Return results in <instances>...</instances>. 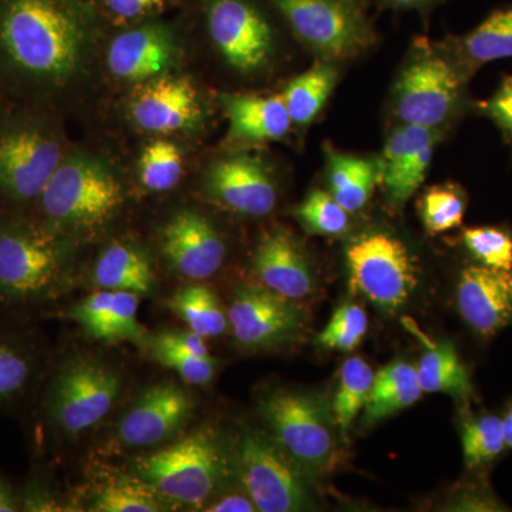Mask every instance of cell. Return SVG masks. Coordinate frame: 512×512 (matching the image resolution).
Masks as SVG:
<instances>
[{"label":"cell","instance_id":"1","mask_svg":"<svg viewBox=\"0 0 512 512\" xmlns=\"http://www.w3.org/2000/svg\"><path fill=\"white\" fill-rule=\"evenodd\" d=\"M96 22L80 0H0V66L19 83L57 92L92 63Z\"/></svg>","mask_w":512,"mask_h":512},{"label":"cell","instance_id":"2","mask_svg":"<svg viewBox=\"0 0 512 512\" xmlns=\"http://www.w3.org/2000/svg\"><path fill=\"white\" fill-rule=\"evenodd\" d=\"M134 471L165 504L207 507L228 473L218 434L200 429L134 460Z\"/></svg>","mask_w":512,"mask_h":512},{"label":"cell","instance_id":"3","mask_svg":"<svg viewBox=\"0 0 512 512\" xmlns=\"http://www.w3.org/2000/svg\"><path fill=\"white\" fill-rule=\"evenodd\" d=\"M40 200L53 224L82 232L113 220L123 205L124 194L120 181L106 164L74 156L62 160Z\"/></svg>","mask_w":512,"mask_h":512},{"label":"cell","instance_id":"4","mask_svg":"<svg viewBox=\"0 0 512 512\" xmlns=\"http://www.w3.org/2000/svg\"><path fill=\"white\" fill-rule=\"evenodd\" d=\"M274 439L305 471L320 473L335 463L338 426L332 406L315 393L275 390L259 403Z\"/></svg>","mask_w":512,"mask_h":512},{"label":"cell","instance_id":"5","mask_svg":"<svg viewBox=\"0 0 512 512\" xmlns=\"http://www.w3.org/2000/svg\"><path fill=\"white\" fill-rule=\"evenodd\" d=\"M349 285L384 312H396L419 285V266L409 247L392 232L367 229L346 247Z\"/></svg>","mask_w":512,"mask_h":512},{"label":"cell","instance_id":"6","mask_svg":"<svg viewBox=\"0 0 512 512\" xmlns=\"http://www.w3.org/2000/svg\"><path fill=\"white\" fill-rule=\"evenodd\" d=\"M303 468L276 443L259 431H247L238 447V473L242 487L256 511L308 510L312 494Z\"/></svg>","mask_w":512,"mask_h":512},{"label":"cell","instance_id":"7","mask_svg":"<svg viewBox=\"0 0 512 512\" xmlns=\"http://www.w3.org/2000/svg\"><path fill=\"white\" fill-rule=\"evenodd\" d=\"M64 279L62 249L52 235L32 225L0 228V296L33 302L53 295Z\"/></svg>","mask_w":512,"mask_h":512},{"label":"cell","instance_id":"8","mask_svg":"<svg viewBox=\"0 0 512 512\" xmlns=\"http://www.w3.org/2000/svg\"><path fill=\"white\" fill-rule=\"evenodd\" d=\"M302 42L322 59L343 60L366 50L373 33L360 0H271Z\"/></svg>","mask_w":512,"mask_h":512},{"label":"cell","instance_id":"9","mask_svg":"<svg viewBox=\"0 0 512 512\" xmlns=\"http://www.w3.org/2000/svg\"><path fill=\"white\" fill-rule=\"evenodd\" d=\"M467 67L433 53L416 57L400 74L394 109L403 124L437 128L463 100Z\"/></svg>","mask_w":512,"mask_h":512},{"label":"cell","instance_id":"10","mask_svg":"<svg viewBox=\"0 0 512 512\" xmlns=\"http://www.w3.org/2000/svg\"><path fill=\"white\" fill-rule=\"evenodd\" d=\"M295 302L262 285L238 288L228 322L239 348L274 350L301 339L308 329V316Z\"/></svg>","mask_w":512,"mask_h":512},{"label":"cell","instance_id":"11","mask_svg":"<svg viewBox=\"0 0 512 512\" xmlns=\"http://www.w3.org/2000/svg\"><path fill=\"white\" fill-rule=\"evenodd\" d=\"M120 387V376L111 367L92 359L74 360L53 387V419L70 436L93 429L113 409Z\"/></svg>","mask_w":512,"mask_h":512},{"label":"cell","instance_id":"12","mask_svg":"<svg viewBox=\"0 0 512 512\" xmlns=\"http://www.w3.org/2000/svg\"><path fill=\"white\" fill-rule=\"evenodd\" d=\"M60 163L62 147L45 127L25 124L0 134V192L8 197H40Z\"/></svg>","mask_w":512,"mask_h":512},{"label":"cell","instance_id":"13","mask_svg":"<svg viewBox=\"0 0 512 512\" xmlns=\"http://www.w3.org/2000/svg\"><path fill=\"white\" fill-rule=\"evenodd\" d=\"M207 20L212 42L234 69L256 73L271 62L274 30L248 0H210Z\"/></svg>","mask_w":512,"mask_h":512},{"label":"cell","instance_id":"14","mask_svg":"<svg viewBox=\"0 0 512 512\" xmlns=\"http://www.w3.org/2000/svg\"><path fill=\"white\" fill-rule=\"evenodd\" d=\"M194 400L180 386L157 383L138 396L121 417L117 439L127 447H154L173 440L194 412Z\"/></svg>","mask_w":512,"mask_h":512},{"label":"cell","instance_id":"15","mask_svg":"<svg viewBox=\"0 0 512 512\" xmlns=\"http://www.w3.org/2000/svg\"><path fill=\"white\" fill-rule=\"evenodd\" d=\"M161 245L175 271L197 282L217 274L227 256L218 229L195 211H181L171 217L161 232Z\"/></svg>","mask_w":512,"mask_h":512},{"label":"cell","instance_id":"16","mask_svg":"<svg viewBox=\"0 0 512 512\" xmlns=\"http://www.w3.org/2000/svg\"><path fill=\"white\" fill-rule=\"evenodd\" d=\"M456 306L468 328L493 338L512 325V272L470 262L458 274Z\"/></svg>","mask_w":512,"mask_h":512},{"label":"cell","instance_id":"17","mask_svg":"<svg viewBox=\"0 0 512 512\" xmlns=\"http://www.w3.org/2000/svg\"><path fill=\"white\" fill-rule=\"evenodd\" d=\"M207 190L228 210L247 217H265L274 211L276 187L261 158L234 156L212 164Z\"/></svg>","mask_w":512,"mask_h":512},{"label":"cell","instance_id":"18","mask_svg":"<svg viewBox=\"0 0 512 512\" xmlns=\"http://www.w3.org/2000/svg\"><path fill=\"white\" fill-rule=\"evenodd\" d=\"M130 114L143 130L175 133L200 121V97L188 80L158 76L147 80L134 92Z\"/></svg>","mask_w":512,"mask_h":512},{"label":"cell","instance_id":"19","mask_svg":"<svg viewBox=\"0 0 512 512\" xmlns=\"http://www.w3.org/2000/svg\"><path fill=\"white\" fill-rule=\"evenodd\" d=\"M252 262L261 285L285 298L299 301L315 289L308 256L284 228L272 229L259 239Z\"/></svg>","mask_w":512,"mask_h":512},{"label":"cell","instance_id":"20","mask_svg":"<svg viewBox=\"0 0 512 512\" xmlns=\"http://www.w3.org/2000/svg\"><path fill=\"white\" fill-rule=\"evenodd\" d=\"M174 59L173 33L160 23L121 33L111 42L107 53L110 72L133 83L156 79L173 66Z\"/></svg>","mask_w":512,"mask_h":512},{"label":"cell","instance_id":"21","mask_svg":"<svg viewBox=\"0 0 512 512\" xmlns=\"http://www.w3.org/2000/svg\"><path fill=\"white\" fill-rule=\"evenodd\" d=\"M222 106L227 111L229 137L247 143H265L285 137L291 128V117L284 97L224 94Z\"/></svg>","mask_w":512,"mask_h":512},{"label":"cell","instance_id":"22","mask_svg":"<svg viewBox=\"0 0 512 512\" xmlns=\"http://www.w3.org/2000/svg\"><path fill=\"white\" fill-rule=\"evenodd\" d=\"M423 396L417 382L416 366L403 360H394L383 366L373 379L372 390L365 404L363 423H379L387 417L413 406Z\"/></svg>","mask_w":512,"mask_h":512},{"label":"cell","instance_id":"23","mask_svg":"<svg viewBox=\"0 0 512 512\" xmlns=\"http://www.w3.org/2000/svg\"><path fill=\"white\" fill-rule=\"evenodd\" d=\"M93 281L99 289L148 295L154 288L150 261L140 249L113 244L104 249L94 265Z\"/></svg>","mask_w":512,"mask_h":512},{"label":"cell","instance_id":"24","mask_svg":"<svg viewBox=\"0 0 512 512\" xmlns=\"http://www.w3.org/2000/svg\"><path fill=\"white\" fill-rule=\"evenodd\" d=\"M329 192L348 212L362 210L380 181L379 163L326 147Z\"/></svg>","mask_w":512,"mask_h":512},{"label":"cell","instance_id":"25","mask_svg":"<svg viewBox=\"0 0 512 512\" xmlns=\"http://www.w3.org/2000/svg\"><path fill=\"white\" fill-rule=\"evenodd\" d=\"M416 375L423 393L450 394L463 403L473 397L470 372L453 343H439L427 350L416 366Z\"/></svg>","mask_w":512,"mask_h":512},{"label":"cell","instance_id":"26","mask_svg":"<svg viewBox=\"0 0 512 512\" xmlns=\"http://www.w3.org/2000/svg\"><path fill=\"white\" fill-rule=\"evenodd\" d=\"M338 82V70L329 63H316L286 86L284 101L291 121L308 126L318 117Z\"/></svg>","mask_w":512,"mask_h":512},{"label":"cell","instance_id":"27","mask_svg":"<svg viewBox=\"0 0 512 512\" xmlns=\"http://www.w3.org/2000/svg\"><path fill=\"white\" fill-rule=\"evenodd\" d=\"M458 52L468 70L495 60L512 59V8L491 13L460 40Z\"/></svg>","mask_w":512,"mask_h":512},{"label":"cell","instance_id":"28","mask_svg":"<svg viewBox=\"0 0 512 512\" xmlns=\"http://www.w3.org/2000/svg\"><path fill=\"white\" fill-rule=\"evenodd\" d=\"M168 308L204 339L224 335L229 326L220 299L207 285L191 284L178 289L168 301Z\"/></svg>","mask_w":512,"mask_h":512},{"label":"cell","instance_id":"29","mask_svg":"<svg viewBox=\"0 0 512 512\" xmlns=\"http://www.w3.org/2000/svg\"><path fill=\"white\" fill-rule=\"evenodd\" d=\"M372 367L360 357H350L340 370L338 390L332 403V412L340 436L348 437L353 421L365 409L367 397L372 390Z\"/></svg>","mask_w":512,"mask_h":512},{"label":"cell","instance_id":"30","mask_svg":"<svg viewBox=\"0 0 512 512\" xmlns=\"http://www.w3.org/2000/svg\"><path fill=\"white\" fill-rule=\"evenodd\" d=\"M164 501L150 484L137 476H114L104 481L94 495L92 511L158 512Z\"/></svg>","mask_w":512,"mask_h":512},{"label":"cell","instance_id":"31","mask_svg":"<svg viewBox=\"0 0 512 512\" xmlns=\"http://www.w3.org/2000/svg\"><path fill=\"white\" fill-rule=\"evenodd\" d=\"M464 464L470 470L487 466L507 450L503 420L495 414L468 417L461 424Z\"/></svg>","mask_w":512,"mask_h":512},{"label":"cell","instance_id":"32","mask_svg":"<svg viewBox=\"0 0 512 512\" xmlns=\"http://www.w3.org/2000/svg\"><path fill=\"white\" fill-rule=\"evenodd\" d=\"M437 140L439 133L437 130L434 131V128L404 124L399 130L393 131L379 161L380 183L383 187L392 183L421 148L437 143Z\"/></svg>","mask_w":512,"mask_h":512},{"label":"cell","instance_id":"33","mask_svg":"<svg viewBox=\"0 0 512 512\" xmlns=\"http://www.w3.org/2000/svg\"><path fill=\"white\" fill-rule=\"evenodd\" d=\"M466 194L456 185H437L423 195L421 221L430 235H439L460 227L466 214Z\"/></svg>","mask_w":512,"mask_h":512},{"label":"cell","instance_id":"34","mask_svg":"<svg viewBox=\"0 0 512 512\" xmlns=\"http://www.w3.org/2000/svg\"><path fill=\"white\" fill-rule=\"evenodd\" d=\"M461 242L471 262L497 271L512 272V234L501 227L464 229Z\"/></svg>","mask_w":512,"mask_h":512},{"label":"cell","instance_id":"35","mask_svg":"<svg viewBox=\"0 0 512 512\" xmlns=\"http://www.w3.org/2000/svg\"><path fill=\"white\" fill-rule=\"evenodd\" d=\"M181 177L183 157L175 144L170 141H154L144 148L140 158V178L147 190H173Z\"/></svg>","mask_w":512,"mask_h":512},{"label":"cell","instance_id":"36","mask_svg":"<svg viewBox=\"0 0 512 512\" xmlns=\"http://www.w3.org/2000/svg\"><path fill=\"white\" fill-rule=\"evenodd\" d=\"M295 215L303 229L312 235L338 237L349 228V212L330 192L322 190L312 191L296 208Z\"/></svg>","mask_w":512,"mask_h":512},{"label":"cell","instance_id":"37","mask_svg":"<svg viewBox=\"0 0 512 512\" xmlns=\"http://www.w3.org/2000/svg\"><path fill=\"white\" fill-rule=\"evenodd\" d=\"M367 332V315L362 306L345 303L333 313L328 325L319 333L316 345L332 352H352Z\"/></svg>","mask_w":512,"mask_h":512},{"label":"cell","instance_id":"38","mask_svg":"<svg viewBox=\"0 0 512 512\" xmlns=\"http://www.w3.org/2000/svg\"><path fill=\"white\" fill-rule=\"evenodd\" d=\"M154 359L161 365L178 373L188 384L204 386L211 382L217 372V362L211 356H197L171 345L170 342L157 336L153 343Z\"/></svg>","mask_w":512,"mask_h":512},{"label":"cell","instance_id":"39","mask_svg":"<svg viewBox=\"0 0 512 512\" xmlns=\"http://www.w3.org/2000/svg\"><path fill=\"white\" fill-rule=\"evenodd\" d=\"M111 299L113 291L100 289L74 306L70 316L79 322L93 339L111 343Z\"/></svg>","mask_w":512,"mask_h":512},{"label":"cell","instance_id":"40","mask_svg":"<svg viewBox=\"0 0 512 512\" xmlns=\"http://www.w3.org/2000/svg\"><path fill=\"white\" fill-rule=\"evenodd\" d=\"M140 295L133 292L113 291L111 299V343H140L144 339L143 328L137 320Z\"/></svg>","mask_w":512,"mask_h":512},{"label":"cell","instance_id":"41","mask_svg":"<svg viewBox=\"0 0 512 512\" xmlns=\"http://www.w3.org/2000/svg\"><path fill=\"white\" fill-rule=\"evenodd\" d=\"M434 148H436V143L421 148L419 153L413 157V160L397 174L392 183L384 185L383 188L390 204L399 207V205H403L404 202L409 200L414 192L419 190L421 183L426 178L427 171H429Z\"/></svg>","mask_w":512,"mask_h":512},{"label":"cell","instance_id":"42","mask_svg":"<svg viewBox=\"0 0 512 512\" xmlns=\"http://www.w3.org/2000/svg\"><path fill=\"white\" fill-rule=\"evenodd\" d=\"M30 363L18 349L0 342V400L9 399L28 384Z\"/></svg>","mask_w":512,"mask_h":512},{"label":"cell","instance_id":"43","mask_svg":"<svg viewBox=\"0 0 512 512\" xmlns=\"http://www.w3.org/2000/svg\"><path fill=\"white\" fill-rule=\"evenodd\" d=\"M481 110L497 124L507 140L512 143V76L507 77Z\"/></svg>","mask_w":512,"mask_h":512},{"label":"cell","instance_id":"44","mask_svg":"<svg viewBox=\"0 0 512 512\" xmlns=\"http://www.w3.org/2000/svg\"><path fill=\"white\" fill-rule=\"evenodd\" d=\"M111 15L121 20H134L163 9L167 0H103Z\"/></svg>","mask_w":512,"mask_h":512},{"label":"cell","instance_id":"45","mask_svg":"<svg viewBox=\"0 0 512 512\" xmlns=\"http://www.w3.org/2000/svg\"><path fill=\"white\" fill-rule=\"evenodd\" d=\"M161 338L170 342L171 345L177 348L187 350V352L194 353L197 356H210L205 340L198 333L192 330H175V332L160 333Z\"/></svg>","mask_w":512,"mask_h":512},{"label":"cell","instance_id":"46","mask_svg":"<svg viewBox=\"0 0 512 512\" xmlns=\"http://www.w3.org/2000/svg\"><path fill=\"white\" fill-rule=\"evenodd\" d=\"M205 511L211 512H254L256 511L254 503H252L249 495L228 494L221 497L220 500L214 501L207 505Z\"/></svg>","mask_w":512,"mask_h":512},{"label":"cell","instance_id":"47","mask_svg":"<svg viewBox=\"0 0 512 512\" xmlns=\"http://www.w3.org/2000/svg\"><path fill=\"white\" fill-rule=\"evenodd\" d=\"M20 510L18 498L5 481L0 480V512H15Z\"/></svg>","mask_w":512,"mask_h":512},{"label":"cell","instance_id":"48","mask_svg":"<svg viewBox=\"0 0 512 512\" xmlns=\"http://www.w3.org/2000/svg\"><path fill=\"white\" fill-rule=\"evenodd\" d=\"M501 420H503L505 446L512 448V403L508 406L507 412L504 413Z\"/></svg>","mask_w":512,"mask_h":512},{"label":"cell","instance_id":"49","mask_svg":"<svg viewBox=\"0 0 512 512\" xmlns=\"http://www.w3.org/2000/svg\"><path fill=\"white\" fill-rule=\"evenodd\" d=\"M393 5L396 6H404V8H409V6H419L426 3L427 0H389Z\"/></svg>","mask_w":512,"mask_h":512}]
</instances>
